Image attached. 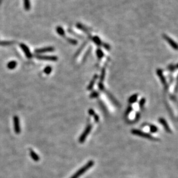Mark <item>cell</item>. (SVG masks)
<instances>
[{
	"label": "cell",
	"mask_w": 178,
	"mask_h": 178,
	"mask_svg": "<svg viewBox=\"0 0 178 178\" xmlns=\"http://www.w3.org/2000/svg\"><path fill=\"white\" fill-rule=\"evenodd\" d=\"M137 98H138V94H135L134 95H133V96H131L129 98V103H130V104L134 103V102H136L137 101Z\"/></svg>",
	"instance_id": "15"
},
{
	"label": "cell",
	"mask_w": 178,
	"mask_h": 178,
	"mask_svg": "<svg viewBox=\"0 0 178 178\" xmlns=\"http://www.w3.org/2000/svg\"><path fill=\"white\" fill-rule=\"evenodd\" d=\"M158 121H159L160 123L164 127V128L165 131H166L167 132H171V129L170 128V126H169L168 123H167L166 120H165L164 119L160 118L158 119Z\"/></svg>",
	"instance_id": "7"
},
{
	"label": "cell",
	"mask_w": 178,
	"mask_h": 178,
	"mask_svg": "<svg viewBox=\"0 0 178 178\" xmlns=\"http://www.w3.org/2000/svg\"><path fill=\"white\" fill-rule=\"evenodd\" d=\"M98 86H99V89H100L101 90H104V86H103V83H101V82H99V83H98Z\"/></svg>",
	"instance_id": "28"
},
{
	"label": "cell",
	"mask_w": 178,
	"mask_h": 178,
	"mask_svg": "<svg viewBox=\"0 0 178 178\" xmlns=\"http://www.w3.org/2000/svg\"><path fill=\"white\" fill-rule=\"evenodd\" d=\"M12 44H13V42H11V41H0V45L2 46L10 45Z\"/></svg>",
	"instance_id": "20"
},
{
	"label": "cell",
	"mask_w": 178,
	"mask_h": 178,
	"mask_svg": "<svg viewBox=\"0 0 178 178\" xmlns=\"http://www.w3.org/2000/svg\"><path fill=\"white\" fill-rule=\"evenodd\" d=\"M97 77H98V76H97V75H94L93 78H92V80H90L89 84L88 87H87V89H88V90H92V89H93V87L94 86V84H95V82H96V80L97 79Z\"/></svg>",
	"instance_id": "10"
},
{
	"label": "cell",
	"mask_w": 178,
	"mask_h": 178,
	"mask_svg": "<svg viewBox=\"0 0 178 178\" xmlns=\"http://www.w3.org/2000/svg\"><path fill=\"white\" fill-rule=\"evenodd\" d=\"M163 37L164 38V39H165V40H166L167 42L169 43V44H170V45L174 49L177 50L178 46H177V43H176L175 41L172 40V39L170 37H169L168 36H167V35H165V34H164Z\"/></svg>",
	"instance_id": "8"
},
{
	"label": "cell",
	"mask_w": 178,
	"mask_h": 178,
	"mask_svg": "<svg viewBox=\"0 0 178 178\" xmlns=\"http://www.w3.org/2000/svg\"><path fill=\"white\" fill-rule=\"evenodd\" d=\"M93 116H94V120H95V121L96 122H98L99 120V118L98 115H97L96 114H95L93 115Z\"/></svg>",
	"instance_id": "30"
},
{
	"label": "cell",
	"mask_w": 178,
	"mask_h": 178,
	"mask_svg": "<svg viewBox=\"0 0 178 178\" xmlns=\"http://www.w3.org/2000/svg\"><path fill=\"white\" fill-rule=\"evenodd\" d=\"M13 122H14V129L16 134H19L21 131L20 126V120L19 118L17 116H15L13 118Z\"/></svg>",
	"instance_id": "4"
},
{
	"label": "cell",
	"mask_w": 178,
	"mask_h": 178,
	"mask_svg": "<svg viewBox=\"0 0 178 178\" xmlns=\"http://www.w3.org/2000/svg\"><path fill=\"white\" fill-rule=\"evenodd\" d=\"M30 156H31V157H32V159H33V161H38L39 160V157L38 154H37L34 151L32 150V149H30Z\"/></svg>",
	"instance_id": "12"
},
{
	"label": "cell",
	"mask_w": 178,
	"mask_h": 178,
	"mask_svg": "<svg viewBox=\"0 0 178 178\" xmlns=\"http://www.w3.org/2000/svg\"><path fill=\"white\" fill-rule=\"evenodd\" d=\"M131 134L136 135H138L139 136H141V137L147 138V139L153 140V141H157V140H158L157 139H156V138L153 137L151 135L148 134V133L144 132H143V131L138 130V129H133L131 131Z\"/></svg>",
	"instance_id": "2"
},
{
	"label": "cell",
	"mask_w": 178,
	"mask_h": 178,
	"mask_svg": "<svg viewBox=\"0 0 178 178\" xmlns=\"http://www.w3.org/2000/svg\"><path fill=\"white\" fill-rule=\"evenodd\" d=\"M105 74H106V69L105 68H103L101 70V72L100 75V82H103L105 78Z\"/></svg>",
	"instance_id": "19"
},
{
	"label": "cell",
	"mask_w": 178,
	"mask_h": 178,
	"mask_svg": "<svg viewBox=\"0 0 178 178\" xmlns=\"http://www.w3.org/2000/svg\"><path fill=\"white\" fill-rule=\"evenodd\" d=\"M94 164V162L93 161H89L87 164H85L84 166L82 167L77 172H76L70 178H79L80 176L83 175L87 171H88L89 169L91 168Z\"/></svg>",
	"instance_id": "1"
},
{
	"label": "cell",
	"mask_w": 178,
	"mask_h": 178,
	"mask_svg": "<svg viewBox=\"0 0 178 178\" xmlns=\"http://www.w3.org/2000/svg\"><path fill=\"white\" fill-rule=\"evenodd\" d=\"M68 39V41L71 44H73V45H76L77 44V41L75 40V39H72V38H67Z\"/></svg>",
	"instance_id": "26"
},
{
	"label": "cell",
	"mask_w": 178,
	"mask_h": 178,
	"mask_svg": "<svg viewBox=\"0 0 178 178\" xmlns=\"http://www.w3.org/2000/svg\"><path fill=\"white\" fill-rule=\"evenodd\" d=\"M24 6L25 9L27 10H30V8H31L30 0H24Z\"/></svg>",
	"instance_id": "16"
},
{
	"label": "cell",
	"mask_w": 178,
	"mask_h": 178,
	"mask_svg": "<svg viewBox=\"0 0 178 178\" xmlns=\"http://www.w3.org/2000/svg\"><path fill=\"white\" fill-rule=\"evenodd\" d=\"M106 94H107V97H108V98H109L110 100H111V101L113 102V103L115 105H117V106H118V105H119L118 102L116 100H115V98H114V97L113 96H112V95H111V94H110V93H108V92H107V91H106Z\"/></svg>",
	"instance_id": "13"
},
{
	"label": "cell",
	"mask_w": 178,
	"mask_h": 178,
	"mask_svg": "<svg viewBox=\"0 0 178 178\" xmlns=\"http://www.w3.org/2000/svg\"><path fill=\"white\" fill-rule=\"evenodd\" d=\"M146 102V100L145 98H142V99H141V100L140 101V102H139V105L141 108H142L143 106L144 105Z\"/></svg>",
	"instance_id": "25"
},
{
	"label": "cell",
	"mask_w": 178,
	"mask_h": 178,
	"mask_svg": "<svg viewBox=\"0 0 178 178\" xmlns=\"http://www.w3.org/2000/svg\"><path fill=\"white\" fill-rule=\"evenodd\" d=\"M35 57L39 60H49V61H57L58 60V57L54 56H40L36 55Z\"/></svg>",
	"instance_id": "5"
},
{
	"label": "cell",
	"mask_w": 178,
	"mask_h": 178,
	"mask_svg": "<svg viewBox=\"0 0 178 178\" xmlns=\"http://www.w3.org/2000/svg\"><path fill=\"white\" fill-rule=\"evenodd\" d=\"M157 75L158 76V77L160 78V80H161L162 83H163V84H166V80H165V77L163 74V72H162L161 70V69H157Z\"/></svg>",
	"instance_id": "11"
},
{
	"label": "cell",
	"mask_w": 178,
	"mask_h": 178,
	"mask_svg": "<svg viewBox=\"0 0 178 178\" xmlns=\"http://www.w3.org/2000/svg\"><path fill=\"white\" fill-rule=\"evenodd\" d=\"M54 48L53 47H47L42 49H36L35 50V52L36 53H46V52H51L54 51Z\"/></svg>",
	"instance_id": "9"
},
{
	"label": "cell",
	"mask_w": 178,
	"mask_h": 178,
	"mask_svg": "<svg viewBox=\"0 0 178 178\" xmlns=\"http://www.w3.org/2000/svg\"><path fill=\"white\" fill-rule=\"evenodd\" d=\"M51 71H52V68L50 66H47L44 69V72L47 75L50 74L51 72Z\"/></svg>",
	"instance_id": "18"
},
{
	"label": "cell",
	"mask_w": 178,
	"mask_h": 178,
	"mask_svg": "<svg viewBox=\"0 0 178 178\" xmlns=\"http://www.w3.org/2000/svg\"><path fill=\"white\" fill-rule=\"evenodd\" d=\"M150 131L153 133L156 132L158 131L157 127L156 126V125H150Z\"/></svg>",
	"instance_id": "23"
},
{
	"label": "cell",
	"mask_w": 178,
	"mask_h": 178,
	"mask_svg": "<svg viewBox=\"0 0 178 178\" xmlns=\"http://www.w3.org/2000/svg\"><path fill=\"white\" fill-rule=\"evenodd\" d=\"M17 65V63L15 61H11L9 63L7 64V67H8L9 69H13L16 68V66Z\"/></svg>",
	"instance_id": "14"
},
{
	"label": "cell",
	"mask_w": 178,
	"mask_h": 178,
	"mask_svg": "<svg viewBox=\"0 0 178 178\" xmlns=\"http://www.w3.org/2000/svg\"><path fill=\"white\" fill-rule=\"evenodd\" d=\"M99 96V93L97 91H93L90 94L89 97L90 98H95Z\"/></svg>",
	"instance_id": "24"
},
{
	"label": "cell",
	"mask_w": 178,
	"mask_h": 178,
	"mask_svg": "<svg viewBox=\"0 0 178 178\" xmlns=\"http://www.w3.org/2000/svg\"><path fill=\"white\" fill-rule=\"evenodd\" d=\"M88 113H89V115H91V116H93V115L95 114V111H94L93 109H90L88 111Z\"/></svg>",
	"instance_id": "29"
},
{
	"label": "cell",
	"mask_w": 178,
	"mask_h": 178,
	"mask_svg": "<svg viewBox=\"0 0 178 178\" xmlns=\"http://www.w3.org/2000/svg\"><path fill=\"white\" fill-rule=\"evenodd\" d=\"M96 55H97V57H98L99 59H101L103 56H104V53H103L102 50H101V49H98L97 50Z\"/></svg>",
	"instance_id": "17"
},
{
	"label": "cell",
	"mask_w": 178,
	"mask_h": 178,
	"mask_svg": "<svg viewBox=\"0 0 178 178\" xmlns=\"http://www.w3.org/2000/svg\"><path fill=\"white\" fill-rule=\"evenodd\" d=\"M140 113L139 112H137L136 113V119H135V121H138V120L140 119Z\"/></svg>",
	"instance_id": "31"
},
{
	"label": "cell",
	"mask_w": 178,
	"mask_h": 178,
	"mask_svg": "<svg viewBox=\"0 0 178 178\" xmlns=\"http://www.w3.org/2000/svg\"><path fill=\"white\" fill-rule=\"evenodd\" d=\"M132 110H133V109L131 107H129V108H128L127 109V111H126V113H125L126 116H127V115H129V113H130L131 111H132Z\"/></svg>",
	"instance_id": "27"
},
{
	"label": "cell",
	"mask_w": 178,
	"mask_h": 178,
	"mask_svg": "<svg viewBox=\"0 0 178 178\" xmlns=\"http://www.w3.org/2000/svg\"><path fill=\"white\" fill-rule=\"evenodd\" d=\"M20 46L21 48V49H22L23 50V52H24L25 55H26V56L27 57V58H28V59L32 58V55L31 52H30V50L29 49V48H28V46H26V45H24L23 44H20Z\"/></svg>",
	"instance_id": "6"
},
{
	"label": "cell",
	"mask_w": 178,
	"mask_h": 178,
	"mask_svg": "<svg viewBox=\"0 0 178 178\" xmlns=\"http://www.w3.org/2000/svg\"><path fill=\"white\" fill-rule=\"evenodd\" d=\"M57 32L61 36H64V34H65V32H64L63 28L60 27H58L57 28Z\"/></svg>",
	"instance_id": "21"
},
{
	"label": "cell",
	"mask_w": 178,
	"mask_h": 178,
	"mask_svg": "<svg viewBox=\"0 0 178 178\" xmlns=\"http://www.w3.org/2000/svg\"><path fill=\"white\" fill-rule=\"evenodd\" d=\"M92 40H93L94 42H95L96 44L97 45H101V42L100 39L98 37H94L92 38Z\"/></svg>",
	"instance_id": "22"
},
{
	"label": "cell",
	"mask_w": 178,
	"mask_h": 178,
	"mask_svg": "<svg viewBox=\"0 0 178 178\" xmlns=\"http://www.w3.org/2000/svg\"><path fill=\"white\" fill-rule=\"evenodd\" d=\"M92 128V125H89L87 127V128L85 129V130L84 132H83V134L81 135L80 137L79 138V142L80 143H84V142L85 139H86L87 136L88 135V134H89V132H90Z\"/></svg>",
	"instance_id": "3"
}]
</instances>
